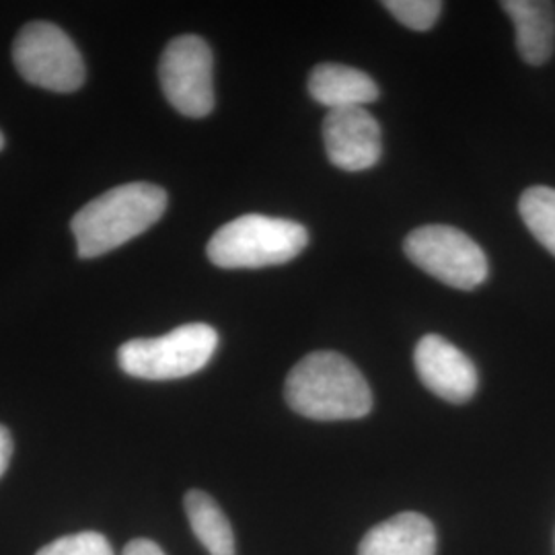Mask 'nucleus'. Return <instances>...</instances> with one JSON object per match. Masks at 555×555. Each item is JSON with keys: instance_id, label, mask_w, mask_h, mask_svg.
Listing matches in <instances>:
<instances>
[{"instance_id": "6e6552de", "label": "nucleus", "mask_w": 555, "mask_h": 555, "mask_svg": "<svg viewBox=\"0 0 555 555\" xmlns=\"http://www.w3.org/2000/svg\"><path fill=\"white\" fill-rule=\"evenodd\" d=\"M327 159L344 171H366L383 153L380 126L364 107L332 109L323 119Z\"/></svg>"}, {"instance_id": "4468645a", "label": "nucleus", "mask_w": 555, "mask_h": 555, "mask_svg": "<svg viewBox=\"0 0 555 555\" xmlns=\"http://www.w3.org/2000/svg\"><path fill=\"white\" fill-rule=\"evenodd\" d=\"M520 219L533 237L555 256V190L545 185L529 188L518 202Z\"/></svg>"}, {"instance_id": "2eb2a0df", "label": "nucleus", "mask_w": 555, "mask_h": 555, "mask_svg": "<svg viewBox=\"0 0 555 555\" xmlns=\"http://www.w3.org/2000/svg\"><path fill=\"white\" fill-rule=\"evenodd\" d=\"M383 7L396 17L401 25L414 31H428L435 27L442 2L438 0H385Z\"/></svg>"}, {"instance_id": "0eeeda50", "label": "nucleus", "mask_w": 555, "mask_h": 555, "mask_svg": "<svg viewBox=\"0 0 555 555\" xmlns=\"http://www.w3.org/2000/svg\"><path fill=\"white\" fill-rule=\"evenodd\" d=\"M212 50L198 36L169 41L159 64V80L167 101L188 118H204L215 109Z\"/></svg>"}, {"instance_id": "9b49d317", "label": "nucleus", "mask_w": 555, "mask_h": 555, "mask_svg": "<svg viewBox=\"0 0 555 555\" xmlns=\"http://www.w3.org/2000/svg\"><path fill=\"white\" fill-rule=\"evenodd\" d=\"M504 13L513 20L516 48L527 64L541 66L555 48V4L547 0H504Z\"/></svg>"}, {"instance_id": "20e7f679", "label": "nucleus", "mask_w": 555, "mask_h": 555, "mask_svg": "<svg viewBox=\"0 0 555 555\" xmlns=\"http://www.w3.org/2000/svg\"><path fill=\"white\" fill-rule=\"evenodd\" d=\"M219 346V334L206 323H188L160 337L126 341L118 350L119 369L130 377L171 380L202 371Z\"/></svg>"}, {"instance_id": "a211bd4d", "label": "nucleus", "mask_w": 555, "mask_h": 555, "mask_svg": "<svg viewBox=\"0 0 555 555\" xmlns=\"http://www.w3.org/2000/svg\"><path fill=\"white\" fill-rule=\"evenodd\" d=\"M11 456H13V438L4 426H0V477L4 476L11 463Z\"/></svg>"}, {"instance_id": "f8f14e48", "label": "nucleus", "mask_w": 555, "mask_h": 555, "mask_svg": "<svg viewBox=\"0 0 555 555\" xmlns=\"http://www.w3.org/2000/svg\"><path fill=\"white\" fill-rule=\"evenodd\" d=\"M311 98L332 109L364 107L378 100V85L366 73L346 64H319L309 77Z\"/></svg>"}, {"instance_id": "39448f33", "label": "nucleus", "mask_w": 555, "mask_h": 555, "mask_svg": "<svg viewBox=\"0 0 555 555\" xmlns=\"http://www.w3.org/2000/svg\"><path fill=\"white\" fill-rule=\"evenodd\" d=\"M405 256L442 284L474 291L488 278V259L474 238L449 224H428L403 241Z\"/></svg>"}, {"instance_id": "f3484780", "label": "nucleus", "mask_w": 555, "mask_h": 555, "mask_svg": "<svg viewBox=\"0 0 555 555\" xmlns=\"http://www.w3.org/2000/svg\"><path fill=\"white\" fill-rule=\"evenodd\" d=\"M121 555H165V552L151 539H134L124 547Z\"/></svg>"}, {"instance_id": "f03ea898", "label": "nucleus", "mask_w": 555, "mask_h": 555, "mask_svg": "<svg viewBox=\"0 0 555 555\" xmlns=\"http://www.w3.org/2000/svg\"><path fill=\"white\" fill-rule=\"evenodd\" d=\"M167 210V194L153 183H126L82 206L70 222L80 258H100L142 235Z\"/></svg>"}, {"instance_id": "9d476101", "label": "nucleus", "mask_w": 555, "mask_h": 555, "mask_svg": "<svg viewBox=\"0 0 555 555\" xmlns=\"http://www.w3.org/2000/svg\"><path fill=\"white\" fill-rule=\"evenodd\" d=\"M437 533L433 522L417 513H401L373 527L362 537L358 555H435Z\"/></svg>"}, {"instance_id": "6ab92c4d", "label": "nucleus", "mask_w": 555, "mask_h": 555, "mask_svg": "<svg viewBox=\"0 0 555 555\" xmlns=\"http://www.w3.org/2000/svg\"><path fill=\"white\" fill-rule=\"evenodd\" d=\"M2 146H4V139H2V134H0V151H2Z\"/></svg>"}, {"instance_id": "ddd939ff", "label": "nucleus", "mask_w": 555, "mask_h": 555, "mask_svg": "<svg viewBox=\"0 0 555 555\" xmlns=\"http://www.w3.org/2000/svg\"><path fill=\"white\" fill-rule=\"evenodd\" d=\"M185 515L199 543L210 555H235V535L217 500L202 490H190L183 498Z\"/></svg>"}, {"instance_id": "dca6fc26", "label": "nucleus", "mask_w": 555, "mask_h": 555, "mask_svg": "<svg viewBox=\"0 0 555 555\" xmlns=\"http://www.w3.org/2000/svg\"><path fill=\"white\" fill-rule=\"evenodd\" d=\"M36 555H116L107 537L95 531H82L75 535L59 537L41 547Z\"/></svg>"}, {"instance_id": "7ed1b4c3", "label": "nucleus", "mask_w": 555, "mask_h": 555, "mask_svg": "<svg viewBox=\"0 0 555 555\" xmlns=\"http://www.w3.org/2000/svg\"><path fill=\"white\" fill-rule=\"evenodd\" d=\"M307 243V229L295 220L245 215L220 227L206 254L222 270H258L297 258Z\"/></svg>"}, {"instance_id": "f257e3e1", "label": "nucleus", "mask_w": 555, "mask_h": 555, "mask_svg": "<svg viewBox=\"0 0 555 555\" xmlns=\"http://www.w3.org/2000/svg\"><path fill=\"white\" fill-rule=\"evenodd\" d=\"M284 396L300 416L334 422L373 410V393L357 366L337 352H313L288 373Z\"/></svg>"}, {"instance_id": "1a4fd4ad", "label": "nucleus", "mask_w": 555, "mask_h": 555, "mask_svg": "<svg viewBox=\"0 0 555 555\" xmlns=\"http://www.w3.org/2000/svg\"><path fill=\"white\" fill-rule=\"evenodd\" d=\"M417 377L440 399L465 403L477 391L476 364L444 337L424 336L416 346Z\"/></svg>"}, {"instance_id": "423d86ee", "label": "nucleus", "mask_w": 555, "mask_h": 555, "mask_svg": "<svg viewBox=\"0 0 555 555\" xmlns=\"http://www.w3.org/2000/svg\"><path fill=\"white\" fill-rule=\"evenodd\" d=\"M13 60L23 79L54 93H73L85 82L75 41L54 23H27L13 46Z\"/></svg>"}]
</instances>
